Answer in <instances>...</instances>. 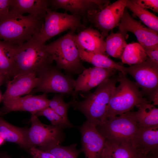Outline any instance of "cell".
<instances>
[{
  "label": "cell",
  "mask_w": 158,
  "mask_h": 158,
  "mask_svg": "<svg viewBox=\"0 0 158 158\" xmlns=\"http://www.w3.org/2000/svg\"><path fill=\"white\" fill-rule=\"evenodd\" d=\"M44 18L30 15H16L9 13L0 18V40L17 47L38 36Z\"/></svg>",
  "instance_id": "obj_1"
},
{
  "label": "cell",
  "mask_w": 158,
  "mask_h": 158,
  "mask_svg": "<svg viewBox=\"0 0 158 158\" xmlns=\"http://www.w3.org/2000/svg\"><path fill=\"white\" fill-rule=\"evenodd\" d=\"M117 81V78L107 79L84 100L73 98L69 102L71 107L82 113L92 125L99 126L106 119L109 102Z\"/></svg>",
  "instance_id": "obj_2"
},
{
  "label": "cell",
  "mask_w": 158,
  "mask_h": 158,
  "mask_svg": "<svg viewBox=\"0 0 158 158\" xmlns=\"http://www.w3.org/2000/svg\"><path fill=\"white\" fill-rule=\"evenodd\" d=\"M45 44L36 36L16 47L13 77L29 73L38 75L43 69L51 65L54 61L46 50Z\"/></svg>",
  "instance_id": "obj_3"
},
{
  "label": "cell",
  "mask_w": 158,
  "mask_h": 158,
  "mask_svg": "<svg viewBox=\"0 0 158 158\" xmlns=\"http://www.w3.org/2000/svg\"><path fill=\"white\" fill-rule=\"evenodd\" d=\"M118 85L116 87L110 100L106 119L131 111L146 99L136 83L119 72L117 77Z\"/></svg>",
  "instance_id": "obj_4"
},
{
  "label": "cell",
  "mask_w": 158,
  "mask_h": 158,
  "mask_svg": "<svg viewBox=\"0 0 158 158\" xmlns=\"http://www.w3.org/2000/svg\"><path fill=\"white\" fill-rule=\"evenodd\" d=\"M75 32L70 30L66 34L45 47L57 67L67 72L80 74L85 68L82 65L74 40Z\"/></svg>",
  "instance_id": "obj_5"
},
{
  "label": "cell",
  "mask_w": 158,
  "mask_h": 158,
  "mask_svg": "<svg viewBox=\"0 0 158 158\" xmlns=\"http://www.w3.org/2000/svg\"><path fill=\"white\" fill-rule=\"evenodd\" d=\"M134 111L106 118L96 127L106 141L112 143H130L138 128Z\"/></svg>",
  "instance_id": "obj_6"
},
{
  "label": "cell",
  "mask_w": 158,
  "mask_h": 158,
  "mask_svg": "<svg viewBox=\"0 0 158 158\" xmlns=\"http://www.w3.org/2000/svg\"><path fill=\"white\" fill-rule=\"evenodd\" d=\"M81 20L68 13L66 11L58 12L49 8L37 37L41 43L45 44L46 42L52 37L68 30L79 32L86 28Z\"/></svg>",
  "instance_id": "obj_7"
},
{
  "label": "cell",
  "mask_w": 158,
  "mask_h": 158,
  "mask_svg": "<svg viewBox=\"0 0 158 158\" xmlns=\"http://www.w3.org/2000/svg\"><path fill=\"white\" fill-rule=\"evenodd\" d=\"M59 69L50 65L40 72L38 75L39 83L30 94L37 92L55 93L71 95L74 97L75 80L62 73Z\"/></svg>",
  "instance_id": "obj_8"
},
{
  "label": "cell",
  "mask_w": 158,
  "mask_h": 158,
  "mask_svg": "<svg viewBox=\"0 0 158 158\" xmlns=\"http://www.w3.org/2000/svg\"><path fill=\"white\" fill-rule=\"evenodd\" d=\"M30 121L31 126L28 128L27 134L30 149L32 147L61 144L65 140L64 128L43 124L34 114L31 115Z\"/></svg>",
  "instance_id": "obj_9"
},
{
  "label": "cell",
  "mask_w": 158,
  "mask_h": 158,
  "mask_svg": "<svg viewBox=\"0 0 158 158\" xmlns=\"http://www.w3.org/2000/svg\"><path fill=\"white\" fill-rule=\"evenodd\" d=\"M126 1L118 0L102 10L90 11L87 14V20L100 30L104 38L107 37L109 32L119 24Z\"/></svg>",
  "instance_id": "obj_10"
},
{
  "label": "cell",
  "mask_w": 158,
  "mask_h": 158,
  "mask_svg": "<svg viewBox=\"0 0 158 158\" xmlns=\"http://www.w3.org/2000/svg\"><path fill=\"white\" fill-rule=\"evenodd\" d=\"M126 72L134 78L144 93L149 95L158 89V63L148 57L142 63L126 67Z\"/></svg>",
  "instance_id": "obj_11"
},
{
  "label": "cell",
  "mask_w": 158,
  "mask_h": 158,
  "mask_svg": "<svg viewBox=\"0 0 158 158\" xmlns=\"http://www.w3.org/2000/svg\"><path fill=\"white\" fill-rule=\"evenodd\" d=\"M49 8L56 11L62 9L71 13V15L83 19V24L87 21V12L92 10H101L109 4L108 0H50Z\"/></svg>",
  "instance_id": "obj_12"
},
{
  "label": "cell",
  "mask_w": 158,
  "mask_h": 158,
  "mask_svg": "<svg viewBox=\"0 0 158 158\" xmlns=\"http://www.w3.org/2000/svg\"><path fill=\"white\" fill-rule=\"evenodd\" d=\"M120 32L127 38V32L133 33L143 48L158 44V33L134 19L125 8L118 25Z\"/></svg>",
  "instance_id": "obj_13"
},
{
  "label": "cell",
  "mask_w": 158,
  "mask_h": 158,
  "mask_svg": "<svg viewBox=\"0 0 158 158\" xmlns=\"http://www.w3.org/2000/svg\"><path fill=\"white\" fill-rule=\"evenodd\" d=\"M50 99L46 93L38 95H30L4 102L0 109V116L14 111H25L34 114L49 107Z\"/></svg>",
  "instance_id": "obj_14"
},
{
  "label": "cell",
  "mask_w": 158,
  "mask_h": 158,
  "mask_svg": "<svg viewBox=\"0 0 158 158\" xmlns=\"http://www.w3.org/2000/svg\"><path fill=\"white\" fill-rule=\"evenodd\" d=\"M81 135L82 152L85 158H101L106 140L96 127L87 121L79 128Z\"/></svg>",
  "instance_id": "obj_15"
},
{
  "label": "cell",
  "mask_w": 158,
  "mask_h": 158,
  "mask_svg": "<svg viewBox=\"0 0 158 158\" xmlns=\"http://www.w3.org/2000/svg\"><path fill=\"white\" fill-rule=\"evenodd\" d=\"M6 82V89L2 95L3 102L30 93L38 85L39 78L35 73L16 75Z\"/></svg>",
  "instance_id": "obj_16"
},
{
  "label": "cell",
  "mask_w": 158,
  "mask_h": 158,
  "mask_svg": "<svg viewBox=\"0 0 158 158\" xmlns=\"http://www.w3.org/2000/svg\"><path fill=\"white\" fill-rule=\"evenodd\" d=\"M117 71L97 67L85 68L75 80L74 97L79 91L87 92L110 78Z\"/></svg>",
  "instance_id": "obj_17"
},
{
  "label": "cell",
  "mask_w": 158,
  "mask_h": 158,
  "mask_svg": "<svg viewBox=\"0 0 158 158\" xmlns=\"http://www.w3.org/2000/svg\"><path fill=\"white\" fill-rule=\"evenodd\" d=\"M131 144L140 154L147 155L158 153V126L138 127Z\"/></svg>",
  "instance_id": "obj_18"
},
{
  "label": "cell",
  "mask_w": 158,
  "mask_h": 158,
  "mask_svg": "<svg viewBox=\"0 0 158 158\" xmlns=\"http://www.w3.org/2000/svg\"><path fill=\"white\" fill-rule=\"evenodd\" d=\"M100 32L91 27L86 28L74 35L78 48L87 52L106 55L105 40Z\"/></svg>",
  "instance_id": "obj_19"
},
{
  "label": "cell",
  "mask_w": 158,
  "mask_h": 158,
  "mask_svg": "<svg viewBox=\"0 0 158 158\" xmlns=\"http://www.w3.org/2000/svg\"><path fill=\"white\" fill-rule=\"evenodd\" d=\"M49 8V1L48 0H11L9 13L19 15L28 13L44 18Z\"/></svg>",
  "instance_id": "obj_20"
},
{
  "label": "cell",
  "mask_w": 158,
  "mask_h": 158,
  "mask_svg": "<svg viewBox=\"0 0 158 158\" xmlns=\"http://www.w3.org/2000/svg\"><path fill=\"white\" fill-rule=\"evenodd\" d=\"M28 128H21L9 123L0 116V136L5 141L16 143L29 150L27 134Z\"/></svg>",
  "instance_id": "obj_21"
},
{
  "label": "cell",
  "mask_w": 158,
  "mask_h": 158,
  "mask_svg": "<svg viewBox=\"0 0 158 158\" xmlns=\"http://www.w3.org/2000/svg\"><path fill=\"white\" fill-rule=\"evenodd\" d=\"M136 107L134 117L139 127L158 126V109L154 105L146 100Z\"/></svg>",
  "instance_id": "obj_22"
},
{
  "label": "cell",
  "mask_w": 158,
  "mask_h": 158,
  "mask_svg": "<svg viewBox=\"0 0 158 158\" xmlns=\"http://www.w3.org/2000/svg\"><path fill=\"white\" fill-rule=\"evenodd\" d=\"M16 47L0 40V74L5 76L9 80L14 76Z\"/></svg>",
  "instance_id": "obj_23"
},
{
  "label": "cell",
  "mask_w": 158,
  "mask_h": 158,
  "mask_svg": "<svg viewBox=\"0 0 158 158\" xmlns=\"http://www.w3.org/2000/svg\"><path fill=\"white\" fill-rule=\"evenodd\" d=\"M81 60L90 63L95 67L105 69H115L126 75V67L116 63L107 56L85 51L78 48Z\"/></svg>",
  "instance_id": "obj_24"
},
{
  "label": "cell",
  "mask_w": 158,
  "mask_h": 158,
  "mask_svg": "<svg viewBox=\"0 0 158 158\" xmlns=\"http://www.w3.org/2000/svg\"><path fill=\"white\" fill-rule=\"evenodd\" d=\"M141 154L130 143L116 144L106 141L101 158H138Z\"/></svg>",
  "instance_id": "obj_25"
},
{
  "label": "cell",
  "mask_w": 158,
  "mask_h": 158,
  "mask_svg": "<svg viewBox=\"0 0 158 158\" xmlns=\"http://www.w3.org/2000/svg\"><path fill=\"white\" fill-rule=\"evenodd\" d=\"M126 8L137 16L148 28L158 33V18L155 15L135 3L133 0H127Z\"/></svg>",
  "instance_id": "obj_26"
},
{
  "label": "cell",
  "mask_w": 158,
  "mask_h": 158,
  "mask_svg": "<svg viewBox=\"0 0 158 158\" xmlns=\"http://www.w3.org/2000/svg\"><path fill=\"white\" fill-rule=\"evenodd\" d=\"M147 56L143 47L138 43L127 44L121 58L122 62L130 66L142 63Z\"/></svg>",
  "instance_id": "obj_27"
},
{
  "label": "cell",
  "mask_w": 158,
  "mask_h": 158,
  "mask_svg": "<svg viewBox=\"0 0 158 158\" xmlns=\"http://www.w3.org/2000/svg\"><path fill=\"white\" fill-rule=\"evenodd\" d=\"M127 44L121 33L111 31L105 40L106 53L114 58H121Z\"/></svg>",
  "instance_id": "obj_28"
},
{
  "label": "cell",
  "mask_w": 158,
  "mask_h": 158,
  "mask_svg": "<svg viewBox=\"0 0 158 158\" xmlns=\"http://www.w3.org/2000/svg\"><path fill=\"white\" fill-rule=\"evenodd\" d=\"M77 145L76 143L65 146L57 144L38 148L50 153L56 158H78L82 151L78 149Z\"/></svg>",
  "instance_id": "obj_29"
},
{
  "label": "cell",
  "mask_w": 158,
  "mask_h": 158,
  "mask_svg": "<svg viewBox=\"0 0 158 158\" xmlns=\"http://www.w3.org/2000/svg\"><path fill=\"white\" fill-rule=\"evenodd\" d=\"M34 114L37 117L41 116L46 117L50 121L51 125L53 126H60L64 129L75 127L70 122H67L64 120L49 107L40 111Z\"/></svg>",
  "instance_id": "obj_30"
},
{
  "label": "cell",
  "mask_w": 158,
  "mask_h": 158,
  "mask_svg": "<svg viewBox=\"0 0 158 158\" xmlns=\"http://www.w3.org/2000/svg\"><path fill=\"white\" fill-rule=\"evenodd\" d=\"M70 107L69 102L66 103L64 101L63 94L55 95L50 99L49 107L67 122H70L68 118V110Z\"/></svg>",
  "instance_id": "obj_31"
},
{
  "label": "cell",
  "mask_w": 158,
  "mask_h": 158,
  "mask_svg": "<svg viewBox=\"0 0 158 158\" xmlns=\"http://www.w3.org/2000/svg\"><path fill=\"white\" fill-rule=\"evenodd\" d=\"M133 1L142 7L146 9H150L158 12V0H133Z\"/></svg>",
  "instance_id": "obj_32"
},
{
  "label": "cell",
  "mask_w": 158,
  "mask_h": 158,
  "mask_svg": "<svg viewBox=\"0 0 158 158\" xmlns=\"http://www.w3.org/2000/svg\"><path fill=\"white\" fill-rule=\"evenodd\" d=\"M29 151L32 158H56L50 153L41 150L36 147H31Z\"/></svg>",
  "instance_id": "obj_33"
},
{
  "label": "cell",
  "mask_w": 158,
  "mask_h": 158,
  "mask_svg": "<svg viewBox=\"0 0 158 158\" xmlns=\"http://www.w3.org/2000/svg\"><path fill=\"white\" fill-rule=\"evenodd\" d=\"M147 57L158 63V44L143 48Z\"/></svg>",
  "instance_id": "obj_34"
},
{
  "label": "cell",
  "mask_w": 158,
  "mask_h": 158,
  "mask_svg": "<svg viewBox=\"0 0 158 158\" xmlns=\"http://www.w3.org/2000/svg\"><path fill=\"white\" fill-rule=\"evenodd\" d=\"M11 3V0H0V18L9 14Z\"/></svg>",
  "instance_id": "obj_35"
},
{
  "label": "cell",
  "mask_w": 158,
  "mask_h": 158,
  "mask_svg": "<svg viewBox=\"0 0 158 158\" xmlns=\"http://www.w3.org/2000/svg\"><path fill=\"white\" fill-rule=\"evenodd\" d=\"M150 100L155 106L158 105V89L154 90L149 95Z\"/></svg>",
  "instance_id": "obj_36"
},
{
  "label": "cell",
  "mask_w": 158,
  "mask_h": 158,
  "mask_svg": "<svg viewBox=\"0 0 158 158\" xmlns=\"http://www.w3.org/2000/svg\"><path fill=\"white\" fill-rule=\"evenodd\" d=\"M9 80L5 76L0 74V86Z\"/></svg>",
  "instance_id": "obj_37"
},
{
  "label": "cell",
  "mask_w": 158,
  "mask_h": 158,
  "mask_svg": "<svg viewBox=\"0 0 158 158\" xmlns=\"http://www.w3.org/2000/svg\"><path fill=\"white\" fill-rule=\"evenodd\" d=\"M147 158H158V153L151 154L147 155Z\"/></svg>",
  "instance_id": "obj_38"
},
{
  "label": "cell",
  "mask_w": 158,
  "mask_h": 158,
  "mask_svg": "<svg viewBox=\"0 0 158 158\" xmlns=\"http://www.w3.org/2000/svg\"><path fill=\"white\" fill-rule=\"evenodd\" d=\"M0 158H12L10 157L6 153H0Z\"/></svg>",
  "instance_id": "obj_39"
},
{
  "label": "cell",
  "mask_w": 158,
  "mask_h": 158,
  "mask_svg": "<svg viewBox=\"0 0 158 158\" xmlns=\"http://www.w3.org/2000/svg\"><path fill=\"white\" fill-rule=\"evenodd\" d=\"M5 141L0 136V146L3 144Z\"/></svg>",
  "instance_id": "obj_40"
},
{
  "label": "cell",
  "mask_w": 158,
  "mask_h": 158,
  "mask_svg": "<svg viewBox=\"0 0 158 158\" xmlns=\"http://www.w3.org/2000/svg\"><path fill=\"white\" fill-rule=\"evenodd\" d=\"M147 155L141 154L138 158H147Z\"/></svg>",
  "instance_id": "obj_41"
},
{
  "label": "cell",
  "mask_w": 158,
  "mask_h": 158,
  "mask_svg": "<svg viewBox=\"0 0 158 158\" xmlns=\"http://www.w3.org/2000/svg\"><path fill=\"white\" fill-rule=\"evenodd\" d=\"M2 95H1V94L0 92V101L1 99H2Z\"/></svg>",
  "instance_id": "obj_42"
}]
</instances>
